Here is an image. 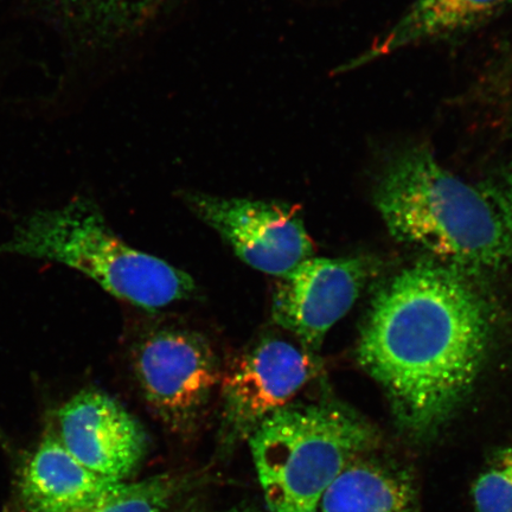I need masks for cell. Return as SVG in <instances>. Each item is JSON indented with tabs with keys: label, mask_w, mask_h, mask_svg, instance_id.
I'll use <instances>...</instances> for the list:
<instances>
[{
	"label": "cell",
	"mask_w": 512,
	"mask_h": 512,
	"mask_svg": "<svg viewBox=\"0 0 512 512\" xmlns=\"http://www.w3.org/2000/svg\"><path fill=\"white\" fill-rule=\"evenodd\" d=\"M183 200L256 271L283 278L315 253L302 215L290 204L194 191Z\"/></svg>",
	"instance_id": "obj_5"
},
{
	"label": "cell",
	"mask_w": 512,
	"mask_h": 512,
	"mask_svg": "<svg viewBox=\"0 0 512 512\" xmlns=\"http://www.w3.org/2000/svg\"><path fill=\"white\" fill-rule=\"evenodd\" d=\"M476 512H512V447L491 457L472 488Z\"/></svg>",
	"instance_id": "obj_14"
},
{
	"label": "cell",
	"mask_w": 512,
	"mask_h": 512,
	"mask_svg": "<svg viewBox=\"0 0 512 512\" xmlns=\"http://www.w3.org/2000/svg\"><path fill=\"white\" fill-rule=\"evenodd\" d=\"M496 313L469 273L435 262L402 271L377 293L357 356L408 437L437 435L488 360Z\"/></svg>",
	"instance_id": "obj_1"
},
{
	"label": "cell",
	"mask_w": 512,
	"mask_h": 512,
	"mask_svg": "<svg viewBox=\"0 0 512 512\" xmlns=\"http://www.w3.org/2000/svg\"><path fill=\"white\" fill-rule=\"evenodd\" d=\"M224 512H255V511L249 510V509H233V510H228V511H224Z\"/></svg>",
	"instance_id": "obj_17"
},
{
	"label": "cell",
	"mask_w": 512,
	"mask_h": 512,
	"mask_svg": "<svg viewBox=\"0 0 512 512\" xmlns=\"http://www.w3.org/2000/svg\"><path fill=\"white\" fill-rule=\"evenodd\" d=\"M374 202L395 239L472 274L512 262V230L488 192L446 170L426 145L393 153Z\"/></svg>",
	"instance_id": "obj_2"
},
{
	"label": "cell",
	"mask_w": 512,
	"mask_h": 512,
	"mask_svg": "<svg viewBox=\"0 0 512 512\" xmlns=\"http://www.w3.org/2000/svg\"><path fill=\"white\" fill-rule=\"evenodd\" d=\"M174 492L175 480L165 475L121 482L78 512H166Z\"/></svg>",
	"instance_id": "obj_13"
},
{
	"label": "cell",
	"mask_w": 512,
	"mask_h": 512,
	"mask_svg": "<svg viewBox=\"0 0 512 512\" xmlns=\"http://www.w3.org/2000/svg\"><path fill=\"white\" fill-rule=\"evenodd\" d=\"M57 419L63 446L96 475L125 482L145 457L143 426L101 390H82L64 403Z\"/></svg>",
	"instance_id": "obj_9"
},
{
	"label": "cell",
	"mask_w": 512,
	"mask_h": 512,
	"mask_svg": "<svg viewBox=\"0 0 512 512\" xmlns=\"http://www.w3.org/2000/svg\"><path fill=\"white\" fill-rule=\"evenodd\" d=\"M511 0H416L398 22L339 73L382 59L418 44L466 34L501 14Z\"/></svg>",
	"instance_id": "obj_11"
},
{
	"label": "cell",
	"mask_w": 512,
	"mask_h": 512,
	"mask_svg": "<svg viewBox=\"0 0 512 512\" xmlns=\"http://www.w3.org/2000/svg\"><path fill=\"white\" fill-rule=\"evenodd\" d=\"M134 373L152 411L178 432L201 418L223 375L208 339L179 329L145 337L134 355Z\"/></svg>",
	"instance_id": "obj_6"
},
{
	"label": "cell",
	"mask_w": 512,
	"mask_h": 512,
	"mask_svg": "<svg viewBox=\"0 0 512 512\" xmlns=\"http://www.w3.org/2000/svg\"><path fill=\"white\" fill-rule=\"evenodd\" d=\"M55 261L87 275L113 297L156 311L194 296L191 275L138 251L115 234L95 204L79 198L24 221L0 254Z\"/></svg>",
	"instance_id": "obj_3"
},
{
	"label": "cell",
	"mask_w": 512,
	"mask_h": 512,
	"mask_svg": "<svg viewBox=\"0 0 512 512\" xmlns=\"http://www.w3.org/2000/svg\"><path fill=\"white\" fill-rule=\"evenodd\" d=\"M502 211L512 230V162L505 166L496 182L484 188Z\"/></svg>",
	"instance_id": "obj_16"
},
{
	"label": "cell",
	"mask_w": 512,
	"mask_h": 512,
	"mask_svg": "<svg viewBox=\"0 0 512 512\" xmlns=\"http://www.w3.org/2000/svg\"><path fill=\"white\" fill-rule=\"evenodd\" d=\"M317 373L309 351L266 338L235 361L220 383L227 443L249 438L262 422L290 405Z\"/></svg>",
	"instance_id": "obj_7"
},
{
	"label": "cell",
	"mask_w": 512,
	"mask_h": 512,
	"mask_svg": "<svg viewBox=\"0 0 512 512\" xmlns=\"http://www.w3.org/2000/svg\"><path fill=\"white\" fill-rule=\"evenodd\" d=\"M370 275L363 258H312L279 278L272 297L275 324L297 337L307 351L354 306Z\"/></svg>",
	"instance_id": "obj_8"
},
{
	"label": "cell",
	"mask_w": 512,
	"mask_h": 512,
	"mask_svg": "<svg viewBox=\"0 0 512 512\" xmlns=\"http://www.w3.org/2000/svg\"><path fill=\"white\" fill-rule=\"evenodd\" d=\"M319 507L323 512H420L411 473L366 457L345 467Z\"/></svg>",
	"instance_id": "obj_12"
},
{
	"label": "cell",
	"mask_w": 512,
	"mask_h": 512,
	"mask_svg": "<svg viewBox=\"0 0 512 512\" xmlns=\"http://www.w3.org/2000/svg\"><path fill=\"white\" fill-rule=\"evenodd\" d=\"M248 440L268 510L317 512L332 483L373 450L379 434L338 403H290Z\"/></svg>",
	"instance_id": "obj_4"
},
{
	"label": "cell",
	"mask_w": 512,
	"mask_h": 512,
	"mask_svg": "<svg viewBox=\"0 0 512 512\" xmlns=\"http://www.w3.org/2000/svg\"><path fill=\"white\" fill-rule=\"evenodd\" d=\"M118 483L87 469L49 433L23 466L19 498L25 512H78Z\"/></svg>",
	"instance_id": "obj_10"
},
{
	"label": "cell",
	"mask_w": 512,
	"mask_h": 512,
	"mask_svg": "<svg viewBox=\"0 0 512 512\" xmlns=\"http://www.w3.org/2000/svg\"><path fill=\"white\" fill-rule=\"evenodd\" d=\"M89 22L110 34L132 29L149 18L163 0H75Z\"/></svg>",
	"instance_id": "obj_15"
}]
</instances>
